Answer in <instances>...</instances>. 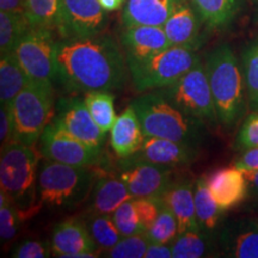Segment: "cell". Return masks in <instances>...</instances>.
<instances>
[{
	"label": "cell",
	"mask_w": 258,
	"mask_h": 258,
	"mask_svg": "<svg viewBox=\"0 0 258 258\" xmlns=\"http://www.w3.org/2000/svg\"><path fill=\"white\" fill-rule=\"evenodd\" d=\"M135 156L159 165L176 167L194 163L198 159L199 152L196 145L170 139L145 137L143 146Z\"/></svg>",
	"instance_id": "cell-17"
},
{
	"label": "cell",
	"mask_w": 258,
	"mask_h": 258,
	"mask_svg": "<svg viewBox=\"0 0 258 258\" xmlns=\"http://www.w3.org/2000/svg\"><path fill=\"white\" fill-rule=\"evenodd\" d=\"M164 205L175 214L178 222L179 233L200 230L195 212L194 185L188 180L172 182L161 196Z\"/></svg>",
	"instance_id": "cell-22"
},
{
	"label": "cell",
	"mask_w": 258,
	"mask_h": 258,
	"mask_svg": "<svg viewBox=\"0 0 258 258\" xmlns=\"http://www.w3.org/2000/svg\"><path fill=\"white\" fill-rule=\"evenodd\" d=\"M247 182H249V188L254 195L258 196V170L256 171H243Z\"/></svg>",
	"instance_id": "cell-44"
},
{
	"label": "cell",
	"mask_w": 258,
	"mask_h": 258,
	"mask_svg": "<svg viewBox=\"0 0 258 258\" xmlns=\"http://www.w3.org/2000/svg\"><path fill=\"white\" fill-rule=\"evenodd\" d=\"M195 212L200 230L212 233L220 224L224 211L219 207L207 185L206 176L200 177L194 185Z\"/></svg>",
	"instance_id": "cell-24"
},
{
	"label": "cell",
	"mask_w": 258,
	"mask_h": 258,
	"mask_svg": "<svg viewBox=\"0 0 258 258\" xmlns=\"http://www.w3.org/2000/svg\"><path fill=\"white\" fill-rule=\"evenodd\" d=\"M200 62L196 50L171 46L148 57L143 62L128 67L137 91L166 88Z\"/></svg>",
	"instance_id": "cell-7"
},
{
	"label": "cell",
	"mask_w": 258,
	"mask_h": 258,
	"mask_svg": "<svg viewBox=\"0 0 258 258\" xmlns=\"http://www.w3.org/2000/svg\"><path fill=\"white\" fill-rule=\"evenodd\" d=\"M128 67L143 62L148 57L171 47L163 27L133 25L125 27L121 36Z\"/></svg>",
	"instance_id": "cell-16"
},
{
	"label": "cell",
	"mask_w": 258,
	"mask_h": 258,
	"mask_svg": "<svg viewBox=\"0 0 258 258\" xmlns=\"http://www.w3.org/2000/svg\"><path fill=\"white\" fill-rule=\"evenodd\" d=\"M99 169L73 166L47 159L38 171L36 211L71 209L91 194Z\"/></svg>",
	"instance_id": "cell-5"
},
{
	"label": "cell",
	"mask_w": 258,
	"mask_h": 258,
	"mask_svg": "<svg viewBox=\"0 0 258 258\" xmlns=\"http://www.w3.org/2000/svg\"><path fill=\"white\" fill-rule=\"evenodd\" d=\"M0 11L24 12V0H0Z\"/></svg>",
	"instance_id": "cell-43"
},
{
	"label": "cell",
	"mask_w": 258,
	"mask_h": 258,
	"mask_svg": "<svg viewBox=\"0 0 258 258\" xmlns=\"http://www.w3.org/2000/svg\"><path fill=\"white\" fill-rule=\"evenodd\" d=\"M219 245L227 257L258 258V220L228 222L219 234Z\"/></svg>",
	"instance_id": "cell-19"
},
{
	"label": "cell",
	"mask_w": 258,
	"mask_h": 258,
	"mask_svg": "<svg viewBox=\"0 0 258 258\" xmlns=\"http://www.w3.org/2000/svg\"><path fill=\"white\" fill-rule=\"evenodd\" d=\"M56 40L54 30L31 27L14 51L29 79L53 85L55 79Z\"/></svg>",
	"instance_id": "cell-9"
},
{
	"label": "cell",
	"mask_w": 258,
	"mask_h": 258,
	"mask_svg": "<svg viewBox=\"0 0 258 258\" xmlns=\"http://www.w3.org/2000/svg\"><path fill=\"white\" fill-rule=\"evenodd\" d=\"M146 233L152 243L171 244L179 233L178 222L175 214L166 206H164Z\"/></svg>",
	"instance_id": "cell-33"
},
{
	"label": "cell",
	"mask_w": 258,
	"mask_h": 258,
	"mask_svg": "<svg viewBox=\"0 0 258 258\" xmlns=\"http://www.w3.org/2000/svg\"><path fill=\"white\" fill-rule=\"evenodd\" d=\"M40 140L41 152L47 159L73 166L105 167L103 148L90 146L67 133L53 121L44 129Z\"/></svg>",
	"instance_id": "cell-10"
},
{
	"label": "cell",
	"mask_w": 258,
	"mask_h": 258,
	"mask_svg": "<svg viewBox=\"0 0 258 258\" xmlns=\"http://www.w3.org/2000/svg\"><path fill=\"white\" fill-rule=\"evenodd\" d=\"M251 108H252L254 111H258V99H257L256 102L251 103Z\"/></svg>",
	"instance_id": "cell-46"
},
{
	"label": "cell",
	"mask_w": 258,
	"mask_h": 258,
	"mask_svg": "<svg viewBox=\"0 0 258 258\" xmlns=\"http://www.w3.org/2000/svg\"><path fill=\"white\" fill-rule=\"evenodd\" d=\"M151 240L146 232L122 237V239L110 250L105 257L110 258H144Z\"/></svg>",
	"instance_id": "cell-34"
},
{
	"label": "cell",
	"mask_w": 258,
	"mask_h": 258,
	"mask_svg": "<svg viewBox=\"0 0 258 258\" xmlns=\"http://www.w3.org/2000/svg\"><path fill=\"white\" fill-rule=\"evenodd\" d=\"M54 256L61 258H95L97 244L92 239L85 220L70 218L57 224L51 234Z\"/></svg>",
	"instance_id": "cell-14"
},
{
	"label": "cell",
	"mask_w": 258,
	"mask_h": 258,
	"mask_svg": "<svg viewBox=\"0 0 258 258\" xmlns=\"http://www.w3.org/2000/svg\"><path fill=\"white\" fill-rule=\"evenodd\" d=\"M158 91L190 116L212 123L219 122L207 72L201 62L183 74L176 83L158 89Z\"/></svg>",
	"instance_id": "cell-8"
},
{
	"label": "cell",
	"mask_w": 258,
	"mask_h": 258,
	"mask_svg": "<svg viewBox=\"0 0 258 258\" xmlns=\"http://www.w3.org/2000/svg\"><path fill=\"white\" fill-rule=\"evenodd\" d=\"M110 132L111 147L118 158L133 156L143 146L145 134L132 104L116 118Z\"/></svg>",
	"instance_id": "cell-21"
},
{
	"label": "cell",
	"mask_w": 258,
	"mask_h": 258,
	"mask_svg": "<svg viewBox=\"0 0 258 258\" xmlns=\"http://www.w3.org/2000/svg\"><path fill=\"white\" fill-rule=\"evenodd\" d=\"M30 82L28 74L16 59L15 54L2 55L0 59V103L11 104L16 96Z\"/></svg>",
	"instance_id": "cell-26"
},
{
	"label": "cell",
	"mask_w": 258,
	"mask_h": 258,
	"mask_svg": "<svg viewBox=\"0 0 258 258\" xmlns=\"http://www.w3.org/2000/svg\"><path fill=\"white\" fill-rule=\"evenodd\" d=\"M133 203L137 209L139 220L145 231L152 226L160 211L165 206L161 198H135L133 199Z\"/></svg>",
	"instance_id": "cell-37"
},
{
	"label": "cell",
	"mask_w": 258,
	"mask_h": 258,
	"mask_svg": "<svg viewBox=\"0 0 258 258\" xmlns=\"http://www.w3.org/2000/svg\"><path fill=\"white\" fill-rule=\"evenodd\" d=\"M257 21H258V8H257Z\"/></svg>",
	"instance_id": "cell-47"
},
{
	"label": "cell",
	"mask_w": 258,
	"mask_h": 258,
	"mask_svg": "<svg viewBox=\"0 0 258 258\" xmlns=\"http://www.w3.org/2000/svg\"><path fill=\"white\" fill-rule=\"evenodd\" d=\"M111 218L117 230L122 234V237H128V235L146 232L144 230L143 225L140 224V220H139L133 199L122 203L120 207L112 213Z\"/></svg>",
	"instance_id": "cell-36"
},
{
	"label": "cell",
	"mask_w": 258,
	"mask_h": 258,
	"mask_svg": "<svg viewBox=\"0 0 258 258\" xmlns=\"http://www.w3.org/2000/svg\"><path fill=\"white\" fill-rule=\"evenodd\" d=\"M233 166L241 171L258 170V147L244 150L243 153L234 160Z\"/></svg>",
	"instance_id": "cell-41"
},
{
	"label": "cell",
	"mask_w": 258,
	"mask_h": 258,
	"mask_svg": "<svg viewBox=\"0 0 258 258\" xmlns=\"http://www.w3.org/2000/svg\"><path fill=\"white\" fill-rule=\"evenodd\" d=\"M208 28L228 27L237 17L241 0H190Z\"/></svg>",
	"instance_id": "cell-25"
},
{
	"label": "cell",
	"mask_w": 258,
	"mask_h": 258,
	"mask_svg": "<svg viewBox=\"0 0 258 258\" xmlns=\"http://www.w3.org/2000/svg\"><path fill=\"white\" fill-rule=\"evenodd\" d=\"M212 233L201 230L185 231L171 243L173 258H202L214 254Z\"/></svg>",
	"instance_id": "cell-27"
},
{
	"label": "cell",
	"mask_w": 258,
	"mask_h": 258,
	"mask_svg": "<svg viewBox=\"0 0 258 258\" xmlns=\"http://www.w3.org/2000/svg\"><path fill=\"white\" fill-rule=\"evenodd\" d=\"M241 71H243L246 95L250 104L258 99V40L251 42L241 53Z\"/></svg>",
	"instance_id": "cell-32"
},
{
	"label": "cell",
	"mask_w": 258,
	"mask_h": 258,
	"mask_svg": "<svg viewBox=\"0 0 258 258\" xmlns=\"http://www.w3.org/2000/svg\"><path fill=\"white\" fill-rule=\"evenodd\" d=\"M127 0H99L101 5L106 11H116L121 9Z\"/></svg>",
	"instance_id": "cell-45"
},
{
	"label": "cell",
	"mask_w": 258,
	"mask_h": 258,
	"mask_svg": "<svg viewBox=\"0 0 258 258\" xmlns=\"http://www.w3.org/2000/svg\"><path fill=\"white\" fill-rule=\"evenodd\" d=\"M131 192L117 173H99L90 194V212L111 215L122 203L132 200Z\"/></svg>",
	"instance_id": "cell-20"
},
{
	"label": "cell",
	"mask_w": 258,
	"mask_h": 258,
	"mask_svg": "<svg viewBox=\"0 0 258 258\" xmlns=\"http://www.w3.org/2000/svg\"><path fill=\"white\" fill-rule=\"evenodd\" d=\"M62 0H24V12L32 27L57 30Z\"/></svg>",
	"instance_id": "cell-29"
},
{
	"label": "cell",
	"mask_w": 258,
	"mask_h": 258,
	"mask_svg": "<svg viewBox=\"0 0 258 258\" xmlns=\"http://www.w3.org/2000/svg\"><path fill=\"white\" fill-rule=\"evenodd\" d=\"M53 253L51 245L47 241L24 240L17 245L11 256L15 258H47Z\"/></svg>",
	"instance_id": "cell-39"
},
{
	"label": "cell",
	"mask_w": 258,
	"mask_h": 258,
	"mask_svg": "<svg viewBox=\"0 0 258 258\" xmlns=\"http://www.w3.org/2000/svg\"><path fill=\"white\" fill-rule=\"evenodd\" d=\"M0 141H2V147L12 143V122L10 104H2L0 106Z\"/></svg>",
	"instance_id": "cell-40"
},
{
	"label": "cell",
	"mask_w": 258,
	"mask_h": 258,
	"mask_svg": "<svg viewBox=\"0 0 258 258\" xmlns=\"http://www.w3.org/2000/svg\"><path fill=\"white\" fill-rule=\"evenodd\" d=\"M53 85L30 80L10 104L12 143L36 145L53 120Z\"/></svg>",
	"instance_id": "cell-6"
},
{
	"label": "cell",
	"mask_w": 258,
	"mask_h": 258,
	"mask_svg": "<svg viewBox=\"0 0 258 258\" xmlns=\"http://www.w3.org/2000/svg\"><path fill=\"white\" fill-rule=\"evenodd\" d=\"M127 60L114 38L96 35L60 38L55 49V79L69 92L112 91L123 86Z\"/></svg>",
	"instance_id": "cell-1"
},
{
	"label": "cell",
	"mask_w": 258,
	"mask_h": 258,
	"mask_svg": "<svg viewBox=\"0 0 258 258\" xmlns=\"http://www.w3.org/2000/svg\"><path fill=\"white\" fill-rule=\"evenodd\" d=\"M99 0H62L57 32L61 38L99 35L108 24V14Z\"/></svg>",
	"instance_id": "cell-12"
},
{
	"label": "cell",
	"mask_w": 258,
	"mask_h": 258,
	"mask_svg": "<svg viewBox=\"0 0 258 258\" xmlns=\"http://www.w3.org/2000/svg\"><path fill=\"white\" fill-rule=\"evenodd\" d=\"M213 198L222 211L240 205L249 192V182L244 172L235 166L219 169L206 176Z\"/></svg>",
	"instance_id": "cell-18"
},
{
	"label": "cell",
	"mask_w": 258,
	"mask_h": 258,
	"mask_svg": "<svg viewBox=\"0 0 258 258\" xmlns=\"http://www.w3.org/2000/svg\"><path fill=\"white\" fill-rule=\"evenodd\" d=\"M31 27L25 12L0 11V55L14 53Z\"/></svg>",
	"instance_id": "cell-28"
},
{
	"label": "cell",
	"mask_w": 258,
	"mask_h": 258,
	"mask_svg": "<svg viewBox=\"0 0 258 258\" xmlns=\"http://www.w3.org/2000/svg\"><path fill=\"white\" fill-rule=\"evenodd\" d=\"M85 224L98 249L105 252L122 239V234L116 227L111 215L90 212L85 218Z\"/></svg>",
	"instance_id": "cell-30"
},
{
	"label": "cell",
	"mask_w": 258,
	"mask_h": 258,
	"mask_svg": "<svg viewBox=\"0 0 258 258\" xmlns=\"http://www.w3.org/2000/svg\"><path fill=\"white\" fill-rule=\"evenodd\" d=\"M172 257V249L171 244H158L151 241L148 245L145 258H171Z\"/></svg>",
	"instance_id": "cell-42"
},
{
	"label": "cell",
	"mask_w": 258,
	"mask_h": 258,
	"mask_svg": "<svg viewBox=\"0 0 258 258\" xmlns=\"http://www.w3.org/2000/svg\"><path fill=\"white\" fill-rule=\"evenodd\" d=\"M140 120L145 137H156L191 145L201 143L206 134L202 120L186 114L156 90L131 103Z\"/></svg>",
	"instance_id": "cell-3"
},
{
	"label": "cell",
	"mask_w": 258,
	"mask_h": 258,
	"mask_svg": "<svg viewBox=\"0 0 258 258\" xmlns=\"http://www.w3.org/2000/svg\"><path fill=\"white\" fill-rule=\"evenodd\" d=\"M205 67L218 120L224 127L233 128L243 118L246 109L241 64L231 47L222 44L207 56Z\"/></svg>",
	"instance_id": "cell-2"
},
{
	"label": "cell",
	"mask_w": 258,
	"mask_h": 258,
	"mask_svg": "<svg viewBox=\"0 0 258 258\" xmlns=\"http://www.w3.org/2000/svg\"><path fill=\"white\" fill-rule=\"evenodd\" d=\"M116 173L132 198H161L171 185L172 167L151 163L134 156L120 158Z\"/></svg>",
	"instance_id": "cell-11"
},
{
	"label": "cell",
	"mask_w": 258,
	"mask_h": 258,
	"mask_svg": "<svg viewBox=\"0 0 258 258\" xmlns=\"http://www.w3.org/2000/svg\"><path fill=\"white\" fill-rule=\"evenodd\" d=\"M54 123L90 146L103 148L105 133L97 125L80 97H62L56 103Z\"/></svg>",
	"instance_id": "cell-13"
},
{
	"label": "cell",
	"mask_w": 258,
	"mask_h": 258,
	"mask_svg": "<svg viewBox=\"0 0 258 258\" xmlns=\"http://www.w3.org/2000/svg\"><path fill=\"white\" fill-rule=\"evenodd\" d=\"M203 24L205 22L190 0H177L163 28L171 46L198 50L203 42Z\"/></svg>",
	"instance_id": "cell-15"
},
{
	"label": "cell",
	"mask_w": 258,
	"mask_h": 258,
	"mask_svg": "<svg viewBox=\"0 0 258 258\" xmlns=\"http://www.w3.org/2000/svg\"><path fill=\"white\" fill-rule=\"evenodd\" d=\"M21 221L22 217L12 200L5 192H0V238L3 243L14 239Z\"/></svg>",
	"instance_id": "cell-35"
},
{
	"label": "cell",
	"mask_w": 258,
	"mask_h": 258,
	"mask_svg": "<svg viewBox=\"0 0 258 258\" xmlns=\"http://www.w3.org/2000/svg\"><path fill=\"white\" fill-rule=\"evenodd\" d=\"M84 101L86 103L92 118L102 129L103 133L111 131L116 121L114 101L115 97L110 91H92L85 93Z\"/></svg>",
	"instance_id": "cell-31"
},
{
	"label": "cell",
	"mask_w": 258,
	"mask_h": 258,
	"mask_svg": "<svg viewBox=\"0 0 258 258\" xmlns=\"http://www.w3.org/2000/svg\"><path fill=\"white\" fill-rule=\"evenodd\" d=\"M42 156L35 145L10 143L2 147L0 189L18 208L22 220L37 213V179Z\"/></svg>",
	"instance_id": "cell-4"
},
{
	"label": "cell",
	"mask_w": 258,
	"mask_h": 258,
	"mask_svg": "<svg viewBox=\"0 0 258 258\" xmlns=\"http://www.w3.org/2000/svg\"><path fill=\"white\" fill-rule=\"evenodd\" d=\"M237 147L243 151L258 147V111L251 112L245 117L237 135Z\"/></svg>",
	"instance_id": "cell-38"
},
{
	"label": "cell",
	"mask_w": 258,
	"mask_h": 258,
	"mask_svg": "<svg viewBox=\"0 0 258 258\" xmlns=\"http://www.w3.org/2000/svg\"><path fill=\"white\" fill-rule=\"evenodd\" d=\"M177 0H127L122 21L124 27H163L172 14Z\"/></svg>",
	"instance_id": "cell-23"
}]
</instances>
